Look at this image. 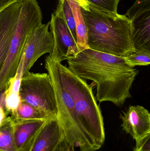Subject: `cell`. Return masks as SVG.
<instances>
[{"instance_id": "obj_1", "label": "cell", "mask_w": 150, "mask_h": 151, "mask_svg": "<svg viewBox=\"0 0 150 151\" xmlns=\"http://www.w3.org/2000/svg\"><path fill=\"white\" fill-rule=\"evenodd\" d=\"M67 61L74 73L96 84V98L100 103L110 102L121 107L131 97L130 89L139 71L128 65L122 57L88 48Z\"/></svg>"}, {"instance_id": "obj_2", "label": "cell", "mask_w": 150, "mask_h": 151, "mask_svg": "<svg viewBox=\"0 0 150 151\" xmlns=\"http://www.w3.org/2000/svg\"><path fill=\"white\" fill-rule=\"evenodd\" d=\"M81 12L89 48L122 57L135 51L127 16L99 9L87 0H81Z\"/></svg>"}, {"instance_id": "obj_3", "label": "cell", "mask_w": 150, "mask_h": 151, "mask_svg": "<svg viewBox=\"0 0 150 151\" xmlns=\"http://www.w3.org/2000/svg\"><path fill=\"white\" fill-rule=\"evenodd\" d=\"M53 60L64 86L73 98L77 114L93 150H99L105 143V134L101 109L93 93L96 84L93 82L88 84L68 67Z\"/></svg>"}, {"instance_id": "obj_4", "label": "cell", "mask_w": 150, "mask_h": 151, "mask_svg": "<svg viewBox=\"0 0 150 151\" xmlns=\"http://www.w3.org/2000/svg\"><path fill=\"white\" fill-rule=\"evenodd\" d=\"M45 68L51 79L57 106V119L63 137L72 149L94 151L75 109L71 95L64 86L50 55L45 58Z\"/></svg>"}, {"instance_id": "obj_5", "label": "cell", "mask_w": 150, "mask_h": 151, "mask_svg": "<svg viewBox=\"0 0 150 151\" xmlns=\"http://www.w3.org/2000/svg\"><path fill=\"white\" fill-rule=\"evenodd\" d=\"M42 20L41 10L36 0H28L0 69V91L8 88L10 81L15 77L28 36L42 24Z\"/></svg>"}, {"instance_id": "obj_6", "label": "cell", "mask_w": 150, "mask_h": 151, "mask_svg": "<svg viewBox=\"0 0 150 151\" xmlns=\"http://www.w3.org/2000/svg\"><path fill=\"white\" fill-rule=\"evenodd\" d=\"M19 95L21 101L41 112L47 119L57 118L54 91L48 73L29 71L24 74L21 78Z\"/></svg>"}, {"instance_id": "obj_7", "label": "cell", "mask_w": 150, "mask_h": 151, "mask_svg": "<svg viewBox=\"0 0 150 151\" xmlns=\"http://www.w3.org/2000/svg\"><path fill=\"white\" fill-rule=\"evenodd\" d=\"M50 21L40 25L30 34L16 74L23 76L43 55L51 54L54 47Z\"/></svg>"}, {"instance_id": "obj_8", "label": "cell", "mask_w": 150, "mask_h": 151, "mask_svg": "<svg viewBox=\"0 0 150 151\" xmlns=\"http://www.w3.org/2000/svg\"><path fill=\"white\" fill-rule=\"evenodd\" d=\"M50 22L49 28L53 39L54 47L53 52L49 55L61 63L68 60L70 57L76 55L79 52L76 41L67 25L58 4L56 10L52 14Z\"/></svg>"}, {"instance_id": "obj_9", "label": "cell", "mask_w": 150, "mask_h": 151, "mask_svg": "<svg viewBox=\"0 0 150 151\" xmlns=\"http://www.w3.org/2000/svg\"><path fill=\"white\" fill-rule=\"evenodd\" d=\"M28 0H18L0 11V69Z\"/></svg>"}, {"instance_id": "obj_10", "label": "cell", "mask_w": 150, "mask_h": 151, "mask_svg": "<svg viewBox=\"0 0 150 151\" xmlns=\"http://www.w3.org/2000/svg\"><path fill=\"white\" fill-rule=\"evenodd\" d=\"M120 119L122 129L135 141L150 133V114L141 106H130Z\"/></svg>"}, {"instance_id": "obj_11", "label": "cell", "mask_w": 150, "mask_h": 151, "mask_svg": "<svg viewBox=\"0 0 150 151\" xmlns=\"http://www.w3.org/2000/svg\"><path fill=\"white\" fill-rule=\"evenodd\" d=\"M63 137L57 118L47 120L35 137L29 151H53Z\"/></svg>"}, {"instance_id": "obj_12", "label": "cell", "mask_w": 150, "mask_h": 151, "mask_svg": "<svg viewBox=\"0 0 150 151\" xmlns=\"http://www.w3.org/2000/svg\"><path fill=\"white\" fill-rule=\"evenodd\" d=\"M45 121L14 119L13 136L18 151H29L35 137Z\"/></svg>"}, {"instance_id": "obj_13", "label": "cell", "mask_w": 150, "mask_h": 151, "mask_svg": "<svg viewBox=\"0 0 150 151\" xmlns=\"http://www.w3.org/2000/svg\"><path fill=\"white\" fill-rule=\"evenodd\" d=\"M131 22V37L135 50H150V10L134 17Z\"/></svg>"}, {"instance_id": "obj_14", "label": "cell", "mask_w": 150, "mask_h": 151, "mask_svg": "<svg viewBox=\"0 0 150 151\" xmlns=\"http://www.w3.org/2000/svg\"><path fill=\"white\" fill-rule=\"evenodd\" d=\"M70 6L76 25L77 44L79 52L89 48L87 30L81 12V0H67Z\"/></svg>"}, {"instance_id": "obj_15", "label": "cell", "mask_w": 150, "mask_h": 151, "mask_svg": "<svg viewBox=\"0 0 150 151\" xmlns=\"http://www.w3.org/2000/svg\"><path fill=\"white\" fill-rule=\"evenodd\" d=\"M14 119L9 116L0 125V151H18L13 136Z\"/></svg>"}, {"instance_id": "obj_16", "label": "cell", "mask_w": 150, "mask_h": 151, "mask_svg": "<svg viewBox=\"0 0 150 151\" xmlns=\"http://www.w3.org/2000/svg\"><path fill=\"white\" fill-rule=\"evenodd\" d=\"M14 119H43L47 120L41 112L29 104L20 101L16 110L10 115Z\"/></svg>"}, {"instance_id": "obj_17", "label": "cell", "mask_w": 150, "mask_h": 151, "mask_svg": "<svg viewBox=\"0 0 150 151\" xmlns=\"http://www.w3.org/2000/svg\"><path fill=\"white\" fill-rule=\"evenodd\" d=\"M123 58L126 63L131 67L148 66L150 64V50H135V52Z\"/></svg>"}, {"instance_id": "obj_18", "label": "cell", "mask_w": 150, "mask_h": 151, "mask_svg": "<svg viewBox=\"0 0 150 151\" xmlns=\"http://www.w3.org/2000/svg\"><path fill=\"white\" fill-rule=\"evenodd\" d=\"M60 5L62 11L63 17L73 37L77 42V33L76 25L74 16L70 6L67 0H59Z\"/></svg>"}, {"instance_id": "obj_19", "label": "cell", "mask_w": 150, "mask_h": 151, "mask_svg": "<svg viewBox=\"0 0 150 151\" xmlns=\"http://www.w3.org/2000/svg\"><path fill=\"white\" fill-rule=\"evenodd\" d=\"M92 5L102 10L117 13L118 4L121 0H87Z\"/></svg>"}, {"instance_id": "obj_20", "label": "cell", "mask_w": 150, "mask_h": 151, "mask_svg": "<svg viewBox=\"0 0 150 151\" xmlns=\"http://www.w3.org/2000/svg\"><path fill=\"white\" fill-rule=\"evenodd\" d=\"M150 10V0H136L125 15L131 20L138 14Z\"/></svg>"}, {"instance_id": "obj_21", "label": "cell", "mask_w": 150, "mask_h": 151, "mask_svg": "<svg viewBox=\"0 0 150 151\" xmlns=\"http://www.w3.org/2000/svg\"><path fill=\"white\" fill-rule=\"evenodd\" d=\"M134 151H150V133L136 140Z\"/></svg>"}, {"instance_id": "obj_22", "label": "cell", "mask_w": 150, "mask_h": 151, "mask_svg": "<svg viewBox=\"0 0 150 151\" xmlns=\"http://www.w3.org/2000/svg\"><path fill=\"white\" fill-rule=\"evenodd\" d=\"M53 151H75V149H72L63 137L58 146Z\"/></svg>"}, {"instance_id": "obj_23", "label": "cell", "mask_w": 150, "mask_h": 151, "mask_svg": "<svg viewBox=\"0 0 150 151\" xmlns=\"http://www.w3.org/2000/svg\"><path fill=\"white\" fill-rule=\"evenodd\" d=\"M18 0H0V11Z\"/></svg>"}, {"instance_id": "obj_24", "label": "cell", "mask_w": 150, "mask_h": 151, "mask_svg": "<svg viewBox=\"0 0 150 151\" xmlns=\"http://www.w3.org/2000/svg\"><path fill=\"white\" fill-rule=\"evenodd\" d=\"M7 89H4L0 91V106L5 105V97Z\"/></svg>"}]
</instances>
